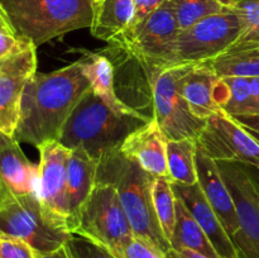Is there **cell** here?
<instances>
[{
    "instance_id": "7bdbcfd3",
    "label": "cell",
    "mask_w": 259,
    "mask_h": 258,
    "mask_svg": "<svg viewBox=\"0 0 259 258\" xmlns=\"http://www.w3.org/2000/svg\"><path fill=\"white\" fill-rule=\"evenodd\" d=\"M0 17H2V18H4V19L7 20V22H8V19H7V15H5V13H4V9H3L2 4H0ZM8 23H9V22H8Z\"/></svg>"
},
{
    "instance_id": "3957f363",
    "label": "cell",
    "mask_w": 259,
    "mask_h": 258,
    "mask_svg": "<svg viewBox=\"0 0 259 258\" xmlns=\"http://www.w3.org/2000/svg\"><path fill=\"white\" fill-rule=\"evenodd\" d=\"M151 119L144 114L118 113L90 89L71 113L58 142L70 149H83L100 159L120 148L129 134Z\"/></svg>"
},
{
    "instance_id": "4dcf8cb0",
    "label": "cell",
    "mask_w": 259,
    "mask_h": 258,
    "mask_svg": "<svg viewBox=\"0 0 259 258\" xmlns=\"http://www.w3.org/2000/svg\"><path fill=\"white\" fill-rule=\"evenodd\" d=\"M125 258H169L149 243L134 237L125 249Z\"/></svg>"
},
{
    "instance_id": "bcb514c9",
    "label": "cell",
    "mask_w": 259,
    "mask_h": 258,
    "mask_svg": "<svg viewBox=\"0 0 259 258\" xmlns=\"http://www.w3.org/2000/svg\"><path fill=\"white\" fill-rule=\"evenodd\" d=\"M0 258H2V257H0Z\"/></svg>"
},
{
    "instance_id": "9a60e30c",
    "label": "cell",
    "mask_w": 259,
    "mask_h": 258,
    "mask_svg": "<svg viewBox=\"0 0 259 258\" xmlns=\"http://www.w3.org/2000/svg\"><path fill=\"white\" fill-rule=\"evenodd\" d=\"M37 73V47L29 43L18 52L0 58V106L19 119L22 94Z\"/></svg>"
},
{
    "instance_id": "f546056e",
    "label": "cell",
    "mask_w": 259,
    "mask_h": 258,
    "mask_svg": "<svg viewBox=\"0 0 259 258\" xmlns=\"http://www.w3.org/2000/svg\"><path fill=\"white\" fill-rule=\"evenodd\" d=\"M39 253L28 243L18 238L0 234V257L2 258H38Z\"/></svg>"
},
{
    "instance_id": "5bb4252c",
    "label": "cell",
    "mask_w": 259,
    "mask_h": 258,
    "mask_svg": "<svg viewBox=\"0 0 259 258\" xmlns=\"http://www.w3.org/2000/svg\"><path fill=\"white\" fill-rule=\"evenodd\" d=\"M167 138L156 119L134 131L120 147L124 156L137 162L154 177H169L167 167Z\"/></svg>"
},
{
    "instance_id": "8992f818",
    "label": "cell",
    "mask_w": 259,
    "mask_h": 258,
    "mask_svg": "<svg viewBox=\"0 0 259 258\" xmlns=\"http://www.w3.org/2000/svg\"><path fill=\"white\" fill-rule=\"evenodd\" d=\"M72 233L103 245L115 257L125 258L134 234L113 184L96 180Z\"/></svg>"
},
{
    "instance_id": "44dd1931",
    "label": "cell",
    "mask_w": 259,
    "mask_h": 258,
    "mask_svg": "<svg viewBox=\"0 0 259 258\" xmlns=\"http://www.w3.org/2000/svg\"><path fill=\"white\" fill-rule=\"evenodd\" d=\"M215 101L228 115H259V77H219Z\"/></svg>"
},
{
    "instance_id": "d4e9b609",
    "label": "cell",
    "mask_w": 259,
    "mask_h": 258,
    "mask_svg": "<svg viewBox=\"0 0 259 258\" xmlns=\"http://www.w3.org/2000/svg\"><path fill=\"white\" fill-rule=\"evenodd\" d=\"M196 141L167 142V167L169 180L177 184L194 185L197 182L196 172Z\"/></svg>"
},
{
    "instance_id": "603a6c76",
    "label": "cell",
    "mask_w": 259,
    "mask_h": 258,
    "mask_svg": "<svg viewBox=\"0 0 259 258\" xmlns=\"http://www.w3.org/2000/svg\"><path fill=\"white\" fill-rule=\"evenodd\" d=\"M169 244L175 250L189 248L209 258H220L207 235L180 199L176 200V223Z\"/></svg>"
},
{
    "instance_id": "b9f144b4",
    "label": "cell",
    "mask_w": 259,
    "mask_h": 258,
    "mask_svg": "<svg viewBox=\"0 0 259 258\" xmlns=\"http://www.w3.org/2000/svg\"><path fill=\"white\" fill-rule=\"evenodd\" d=\"M9 138H10V137L4 136V134H0V146H3V144H4L5 142H7Z\"/></svg>"
},
{
    "instance_id": "7c38bea8",
    "label": "cell",
    "mask_w": 259,
    "mask_h": 258,
    "mask_svg": "<svg viewBox=\"0 0 259 258\" xmlns=\"http://www.w3.org/2000/svg\"><path fill=\"white\" fill-rule=\"evenodd\" d=\"M39 151L37 195L43 206L65 223L70 229L67 205V163L71 149L58 141H48L37 147ZM71 232V230H70Z\"/></svg>"
},
{
    "instance_id": "8fae6325",
    "label": "cell",
    "mask_w": 259,
    "mask_h": 258,
    "mask_svg": "<svg viewBox=\"0 0 259 258\" xmlns=\"http://www.w3.org/2000/svg\"><path fill=\"white\" fill-rule=\"evenodd\" d=\"M196 146L217 162H237L259 169V142L223 110L206 119Z\"/></svg>"
},
{
    "instance_id": "8d00e7d4",
    "label": "cell",
    "mask_w": 259,
    "mask_h": 258,
    "mask_svg": "<svg viewBox=\"0 0 259 258\" xmlns=\"http://www.w3.org/2000/svg\"><path fill=\"white\" fill-rule=\"evenodd\" d=\"M38 258H70V255H68L66 247L63 245V247H61L60 249L55 250V252L46 253V254H39L38 255Z\"/></svg>"
},
{
    "instance_id": "d590c367",
    "label": "cell",
    "mask_w": 259,
    "mask_h": 258,
    "mask_svg": "<svg viewBox=\"0 0 259 258\" xmlns=\"http://www.w3.org/2000/svg\"><path fill=\"white\" fill-rule=\"evenodd\" d=\"M169 258H209L206 255L201 254V253L196 252V250L189 249V248H181V249H171L167 253Z\"/></svg>"
},
{
    "instance_id": "1f68e13d",
    "label": "cell",
    "mask_w": 259,
    "mask_h": 258,
    "mask_svg": "<svg viewBox=\"0 0 259 258\" xmlns=\"http://www.w3.org/2000/svg\"><path fill=\"white\" fill-rule=\"evenodd\" d=\"M164 2H167V0H133V18H132L131 27H129L128 30L133 29L139 23L143 22L148 15L156 12Z\"/></svg>"
},
{
    "instance_id": "e575fe53",
    "label": "cell",
    "mask_w": 259,
    "mask_h": 258,
    "mask_svg": "<svg viewBox=\"0 0 259 258\" xmlns=\"http://www.w3.org/2000/svg\"><path fill=\"white\" fill-rule=\"evenodd\" d=\"M233 118L259 142V115H235Z\"/></svg>"
},
{
    "instance_id": "9c48e42d",
    "label": "cell",
    "mask_w": 259,
    "mask_h": 258,
    "mask_svg": "<svg viewBox=\"0 0 259 258\" xmlns=\"http://www.w3.org/2000/svg\"><path fill=\"white\" fill-rule=\"evenodd\" d=\"M179 32L174 4L167 0L143 22L128 30L115 46L137 58L148 73L171 67V47Z\"/></svg>"
},
{
    "instance_id": "74e56055",
    "label": "cell",
    "mask_w": 259,
    "mask_h": 258,
    "mask_svg": "<svg viewBox=\"0 0 259 258\" xmlns=\"http://www.w3.org/2000/svg\"><path fill=\"white\" fill-rule=\"evenodd\" d=\"M9 195H10V192L8 191L7 187H5L4 185L0 182V204H2V202H4L5 200H7V197L9 196Z\"/></svg>"
},
{
    "instance_id": "6da1fadb",
    "label": "cell",
    "mask_w": 259,
    "mask_h": 258,
    "mask_svg": "<svg viewBox=\"0 0 259 258\" xmlns=\"http://www.w3.org/2000/svg\"><path fill=\"white\" fill-rule=\"evenodd\" d=\"M90 89L82 58L52 72L35 73L23 90L15 141L35 147L58 141L71 113Z\"/></svg>"
},
{
    "instance_id": "cb8c5ba5",
    "label": "cell",
    "mask_w": 259,
    "mask_h": 258,
    "mask_svg": "<svg viewBox=\"0 0 259 258\" xmlns=\"http://www.w3.org/2000/svg\"><path fill=\"white\" fill-rule=\"evenodd\" d=\"M205 63L218 77H259V50L239 43Z\"/></svg>"
},
{
    "instance_id": "d6986e66",
    "label": "cell",
    "mask_w": 259,
    "mask_h": 258,
    "mask_svg": "<svg viewBox=\"0 0 259 258\" xmlns=\"http://www.w3.org/2000/svg\"><path fill=\"white\" fill-rule=\"evenodd\" d=\"M0 182L12 195L37 194L38 166L27 158L13 137L0 146Z\"/></svg>"
},
{
    "instance_id": "30bf717a",
    "label": "cell",
    "mask_w": 259,
    "mask_h": 258,
    "mask_svg": "<svg viewBox=\"0 0 259 258\" xmlns=\"http://www.w3.org/2000/svg\"><path fill=\"white\" fill-rule=\"evenodd\" d=\"M232 194L238 217L232 237L242 258H259V179L252 167L237 162H217Z\"/></svg>"
},
{
    "instance_id": "d6a6232c",
    "label": "cell",
    "mask_w": 259,
    "mask_h": 258,
    "mask_svg": "<svg viewBox=\"0 0 259 258\" xmlns=\"http://www.w3.org/2000/svg\"><path fill=\"white\" fill-rule=\"evenodd\" d=\"M29 43L32 42H28V40L17 37L13 33L0 29V58L8 57L13 53L18 52L22 48L27 47Z\"/></svg>"
},
{
    "instance_id": "2e32d148",
    "label": "cell",
    "mask_w": 259,
    "mask_h": 258,
    "mask_svg": "<svg viewBox=\"0 0 259 258\" xmlns=\"http://www.w3.org/2000/svg\"><path fill=\"white\" fill-rule=\"evenodd\" d=\"M195 162H196L197 182L206 196L207 201L210 202L214 211L219 217L220 222L224 225L229 237L232 238L239 228L237 210L232 194L220 174L217 161L206 156L196 146Z\"/></svg>"
},
{
    "instance_id": "52a82bcc",
    "label": "cell",
    "mask_w": 259,
    "mask_h": 258,
    "mask_svg": "<svg viewBox=\"0 0 259 258\" xmlns=\"http://www.w3.org/2000/svg\"><path fill=\"white\" fill-rule=\"evenodd\" d=\"M191 66H171L147 73L153 103V118L167 141H196L206 124V120L192 114L179 90V80Z\"/></svg>"
},
{
    "instance_id": "ffe728a7",
    "label": "cell",
    "mask_w": 259,
    "mask_h": 258,
    "mask_svg": "<svg viewBox=\"0 0 259 258\" xmlns=\"http://www.w3.org/2000/svg\"><path fill=\"white\" fill-rule=\"evenodd\" d=\"M133 12V0H93L91 34L115 45L131 27Z\"/></svg>"
},
{
    "instance_id": "83f0119b",
    "label": "cell",
    "mask_w": 259,
    "mask_h": 258,
    "mask_svg": "<svg viewBox=\"0 0 259 258\" xmlns=\"http://www.w3.org/2000/svg\"><path fill=\"white\" fill-rule=\"evenodd\" d=\"M240 20L239 42L259 40V0H238L230 5Z\"/></svg>"
},
{
    "instance_id": "277c9868",
    "label": "cell",
    "mask_w": 259,
    "mask_h": 258,
    "mask_svg": "<svg viewBox=\"0 0 259 258\" xmlns=\"http://www.w3.org/2000/svg\"><path fill=\"white\" fill-rule=\"evenodd\" d=\"M17 37L35 47L73 30L90 28L93 0H0Z\"/></svg>"
},
{
    "instance_id": "4fadbf2b",
    "label": "cell",
    "mask_w": 259,
    "mask_h": 258,
    "mask_svg": "<svg viewBox=\"0 0 259 258\" xmlns=\"http://www.w3.org/2000/svg\"><path fill=\"white\" fill-rule=\"evenodd\" d=\"M172 189L177 199L181 200L197 224L201 227L210 243L220 258H238L239 252L214 211L206 196L202 192L199 182L194 185L177 184L171 181Z\"/></svg>"
},
{
    "instance_id": "4316f807",
    "label": "cell",
    "mask_w": 259,
    "mask_h": 258,
    "mask_svg": "<svg viewBox=\"0 0 259 258\" xmlns=\"http://www.w3.org/2000/svg\"><path fill=\"white\" fill-rule=\"evenodd\" d=\"M180 30L190 28L210 15L228 9L219 0H171Z\"/></svg>"
},
{
    "instance_id": "f6af8a7d",
    "label": "cell",
    "mask_w": 259,
    "mask_h": 258,
    "mask_svg": "<svg viewBox=\"0 0 259 258\" xmlns=\"http://www.w3.org/2000/svg\"><path fill=\"white\" fill-rule=\"evenodd\" d=\"M238 258H242V257H240V255H239V257H238Z\"/></svg>"
},
{
    "instance_id": "f1b7e54d",
    "label": "cell",
    "mask_w": 259,
    "mask_h": 258,
    "mask_svg": "<svg viewBox=\"0 0 259 258\" xmlns=\"http://www.w3.org/2000/svg\"><path fill=\"white\" fill-rule=\"evenodd\" d=\"M70 258H118L103 245L73 234L65 244Z\"/></svg>"
},
{
    "instance_id": "484cf974",
    "label": "cell",
    "mask_w": 259,
    "mask_h": 258,
    "mask_svg": "<svg viewBox=\"0 0 259 258\" xmlns=\"http://www.w3.org/2000/svg\"><path fill=\"white\" fill-rule=\"evenodd\" d=\"M176 200L169 177H154L152 185V201L157 219L168 242L174 234L176 223Z\"/></svg>"
},
{
    "instance_id": "f35d334b",
    "label": "cell",
    "mask_w": 259,
    "mask_h": 258,
    "mask_svg": "<svg viewBox=\"0 0 259 258\" xmlns=\"http://www.w3.org/2000/svg\"><path fill=\"white\" fill-rule=\"evenodd\" d=\"M0 29L7 30V32H10V33H13V34H14V32H13V29H12V27H10L9 23H8L7 20H5L4 18H2V17H0Z\"/></svg>"
},
{
    "instance_id": "7402d4cb",
    "label": "cell",
    "mask_w": 259,
    "mask_h": 258,
    "mask_svg": "<svg viewBox=\"0 0 259 258\" xmlns=\"http://www.w3.org/2000/svg\"><path fill=\"white\" fill-rule=\"evenodd\" d=\"M83 53V72L89 78L91 90L108 106L118 113L142 114L136 108L121 100L115 91V68L108 56L98 52H89L80 50Z\"/></svg>"
},
{
    "instance_id": "ac0fdd59",
    "label": "cell",
    "mask_w": 259,
    "mask_h": 258,
    "mask_svg": "<svg viewBox=\"0 0 259 258\" xmlns=\"http://www.w3.org/2000/svg\"><path fill=\"white\" fill-rule=\"evenodd\" d=\"M218 77L207 63L192 65L179 80V90L189 104L192 114L206 120L222 111L215 101V86Z\"/></svg>"
},
{
    "instance_id": "ab89813d",
    "label": "cell",
    "mask_w": 259,
    "mask_h": 258,
    "mask_svg": "<svg viewBox=\"0 0 259 258\" xmlns=\"http://www.w3.org/2000/svg\"><path fill=\"white\" fill-rule=\"evenodd\" d=\"M237 45H238V43H237ZM239 45L245 46V47L255 48V50H259V40H253V42H243V43H239Z\"/></svg>"
},
{
    "instance_id": "60d3db41",
    "label": "cell",
    "mask_w": 259,
    "mask_h": 258,
    "mask_svg": "<svg viewBox=\"0 0 259 258\" xmlns=\"http://www.w3.org/2000/svg\"><path fill=\"white\" fill-rule=\"evenodd\" d=\"M219 2L222 3V4H224L225 7H230V5L234 4V3L238 2V0H219Z\"/></svg>"
},
{
    "instance_id": "e0dca14e",
    "label": "cell",
    "mask_w": 259,
    "mask_h": 258,
    "mask_svg": "<svg viewBox=\"0 0 259 258\" xmlns=\"http://www.w3.org/2000/svg\"><path fill=\"white\" fill-rule=\"evenodd\" d=\"M100 159L91 157L81 148L71 149L67 163V205L70 211V230L73 232L78 214L96 185ZM73 234V233H72Z\"/></svg>"
},
{
    "instance_id": "836d02e7",
    "label": "cell",
    "mask_w": 259,
    "mask_h": 258,
    "mask_svg": "<svg viewBox=\"0 0 259 258\" xmlns=\"http://www.w3.org/2000/svg\"><path fill=\"white\" fill-rule=\"evenodd\" d=\"M17 125L18 118H15L9 111H7L4 108L0 106V134H4V136L13 137L14 138Z\"/></svg>"
},
{
    "instance_id": "5b68a950",
    "label": "cell",
    "mask_w": 259,
    "mask_h": 258,
    "mask_svg": "<svg viewBox=\"0 0 259 258\" xmlns=\"http://www.w3.org/2000/svg\"><path fill=\"white\" fill-rule=\"evenodd\" d=\"M0 234L28 243L39 254L60 249L73 235L43 206L37 194H10L0 204Z\"/></svg>"
},
{
    "instance_id": "ee69618b",
    "label": "cell",
    "mask_w": 259,
    "mask_h": 258,
    "mask_svg": "<svg viewBox=\"0 0 259 258\" xmlns=\"http://www.w3.org/2000/svg\"><path fill=\"white\" fill-rule=\"evenodd\" d=\"M258 172H259V169H258ZM257 176H258V179H259V175H257Z\"/></svg>"
},
{
    "instance_id": "ba28073f",
    "label": "cell",
    "mask_w": 259,
    "mask_h": 258,
    "mask_svg": "<svg viewBox=\"0 0 259 258\" xmlns=\"http://www.w3.org/2000/svg\"><path fill=\"white\" fill-rule=\"evenodd\" d=\"M242 27L237 13L227 10L210 15L180 30L171 47V66L209 62L239 42Z\"/></svg>"
},
{
    "instance_id": "7a4b0ae2",
    "label": "cell",
    "mask_w": 259,
    "mask_h": 258,
    "mask_svg": "<svg viewBox=\"0 0 259 258\" xmlns=\"http://www.w3.org/2000/svg\"><path fill=\"white\" fill-rule=\"evenodd\" d=\"M96 180L110 182L115 186L134 237L166 254L172 249L159 225L152 201L154 176L124 156L118 148L101 157Z\"/></svg>"
}]
</instances>
